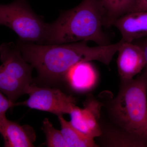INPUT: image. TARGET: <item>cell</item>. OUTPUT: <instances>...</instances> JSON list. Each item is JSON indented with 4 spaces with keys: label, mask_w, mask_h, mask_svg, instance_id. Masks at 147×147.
<instances>
[{
    "label": "cell",
    "mask_w": 147,
    "mask_h": 147,
    "mask_svg": "<svg viewBox=\"0 0 147 147\" xmlns=\"http://www.w3.org/2000/svg\"><path fill=\"white\" fill-rule=\"evenodd\" d=\"M47 24L32 10L26 0L0 4V26L11 29L20 40L47 44Z\"/></svg>",
    "instance_id": "5"
},
{
    "label": "cell",
    "mask_w": 147,
    "mask_h": 147,
    "mask_svg": "<svg viewBox=\"0 0 147 147\" xmlns=\"http://www.w3.org/2000/svg\"><path fill=\"white\" fill-rule=\"evenodd\" d=\"M105 18L100 0H83L74 8L61 11L56 21L47 24L46 44L92 41L100 46L110 45L102 29Z\"/></svg>",
    "instance_id": "2"
},
{
    "label": "cell",
    "mask_w": 147,
    "mask_h": 147,
    "mask_svg": "<svg viewBox=\"0 0 147 147\" xmlns=\"http://www.w3.org/2000/svg\"><path fill=\"white\" fill-rule=\"evenodd\" d=\"M101 134L98 143L107 147H147V139L116 126L110 123L103 122L100 119Z\"/></svg>",
    "instance_id": "9"
},
{
    "label": "cell",
    "mask_w": 147,
    "mask_h": 147,
    "mask_svg": "<svg viewBox=\"0 0 147 147\" xmlns=\"http://www.w3.org/2000/svg\"><path fill=\"white\" fill-rule=\"evenodd\" d=\"M124 42H133L147 36V11H135L125 14L113 22Z\"/></svg>",
    "instance_id": "10"
},
{
    "label": "cell",
    "mask_w": 147,
    "mask_h": 147,
    "mask_svg": "<svg viewBox=\"0 0 147 147\" xmlns=\"http://www.w3.org/2000/svg\"><path fill=\"white\" fill-rule=\"evenodd\" d=\"M89 62H80L76 64L66 74L65 80L75 91H87L96 84L97 73Z\"/></svg>",
    "instance_id": "12"
},
{
    "label": "cell",
    "mask_w": 147,
    "mask_h": 147,
    "mask_svg": "<svg viewBox=\"0 0 147 147\" xmlns=\"http://www.w3.org/2000/svg\"><path fill=\"white\" fill-rule=\"evenodd\" d=\"M138 40H139L138 41H137L135 43L139 45L142 48L144 52L145 59H146V63L145 68V69L147 70V36Z\"/></svg>",
    "instance_id": "18"
},
{
    "label": "cell",
    "mask_w": 147,
    "mask_h": 147,
    "mask_svg": "<svg viewBox=\"0 0 147 147\" xmlns=\"http://www.w3.org/2000/svg\"><path fill=\"white\" fill-rule=\"evenodd\" d=\"M26 100L15 103V106L23 105L31 109L45 111L58 116L70 114L76 107V100L59 89L39 87L32 84Z\"/></svg>",
    "instance_id": "6"
},
{
    "label": "cell",
    "mask_w": 147,
    "mask_h": 147,
    "mask_svg": "<svg viewBox=\"0 0 147 147\" xmlns=\"http://www.w3.org/2000/svg\"><path fill=\"white\" fill-rule=\"evenodd\" d=\"M103 103L91 95L84 102V108L76 106L70 114V123L88 137L94 139L101 134L100 119Z\"/></svg>",
    "instance_id": "7"
},
{
    "label": "cell",
    "mask_w": 147,
    "mask_h": 147,
    "mask_svg": "<svg viewBox=\"0 0 147 147\" xmlns=\"http://www.w3.org/2000/svg\"><path fill=\"white\" fill-rule=\"evenodd\" d=\"M42 129L46 136L47 147H68L61 131L55 129L48 119L43 120Z\"/></svg>",
    "instance_id": "15"
},
{
    "label": "cell",
    "mask_w": 147,
    "mask_h": 147,
    "mask_svg": "<svg viewBox=\"0 0 147 147\" xmlns=\"http://www.w3.org/2000/svg\"><path fill=\"white\" fill-rule=\"evenodd\" d=\"M15 103L11 102L9 99L0 91V125L6 118L5 114L7 111L15 106Z\"/></svg>",
    "instance_id": "16"
},
{
    "label": "cell",
    "mask_w": 147,
    "mask_h": 147,
    "mask_svg": "<svg viewBox=\"0 0 147 147\" xmlns=\"http://www.w3.org/2000/svg\"><path fill=\"white\" fill-rule=\"evenodd\" d=\"M88 41L61 44H39L19 40L22 56L37 71L38 79L46 83L65 80L71 67L80 62L96 61L108 65L118 51L121 41L105 46L90 47Z\"/></svg>",
    "instance_id": "1"
},
{
    "label": "cell",
    "mask_w": 147,
    "mask_h": 147,
    "mask_svg": "<svg viewBox=\"0 0 147 147\" xmlns=\"http://www.w3.org/2000/svg\"><path fill=\"white\" fill-rule=\"evenodd\" d=\"M105 9V26H112L115 20L133 9L137 0H100Z\"/></svg>",
    "instance_id": "14"
},
{
    "label": "cell",
    "mask_w": 147,
    "mask_h": 147,
    "mask_svg": "<svg viewBox=\"0 0 147 147\" xmlns=\"http://www.w3.org/2000/svg\"><path fill=\"white\" fill-rule=\"evenodd\" d=\"M61 131L68 147H97L94 139L88 137L72 126L62 115L58 116Z\"/></svg>",
    "instance_id": "13"
},
{
    "label": "cell",
    "mask_w": 147,
    "mask_h": 147,
    "mask_svg": "<svg viewBox=\"0 0 147 147\" xmlns=\"http://www.w3.org/2000/svg\"><path fill=\"white\" fill-rule=\"evenodd\" d=\"M119 47L117 60L118 70L121 81L133 79L146 65L144 52L139 45L122 40Z\"/></svg>",
    "instance_id": "8"
},
{
    "label": "cell",
    "mask_w": 147,
    "mask_h": 147,
    "mask_svg": "<svg viewBox=\"0 0 147 147\" xmlns=\"http://www.w3.org/2000/svg\"><path fill=\"white\" fill-rule=\"evenodd\" d=\"M0 134L3 138L5 147H34L35 133L29 125H20L6 118L0 125Z\"/></svg>",
    "instance_id": "11"
},
{
    "label": "cell",
    "mask_w": 147,
    "mask_h": 147,
    "mask_svg": "<svg viewBox=\"0 0 147 147\" xmlns=\"http://www.w3.org/2000/svg\"><path fill=\"white\" fill-rule=\"evenodd\" d=\"M147 11V0H137L131 12Z\"/></svg>",
    "instance_id": "17"
},
{
    "label": "cell",
    "mask_w": 147,
    "mask_h": 147,
    "mask_svg": "<svg viewBox=\"0 0 147 147\" xmlns=\"http://www.w3.org/2000/svg\"><path fill=\"white\" fill-rule=\"evenodd\" d=\"M0 91L13 103L28 94L32 84L33 67L24 59L17 44L6 42L0 46Z\"/></svg>",
    "instance_id": "4"
},
{
    "label": "cell",
    "mask_w": 147,
    "mask_h": 147,
    "mask_svg": "<svg viewBox=\"0 0 147 147\" xmlns=\"http://www.w3.org/2000/svg\"><path fill=\"white\" fill-rule=\"evenodd\" d=\"M106 108L111 123L147 139V70L121 81L118 93Z\"/></svg>",
    "instance_id": "3"
}]
</instances>
